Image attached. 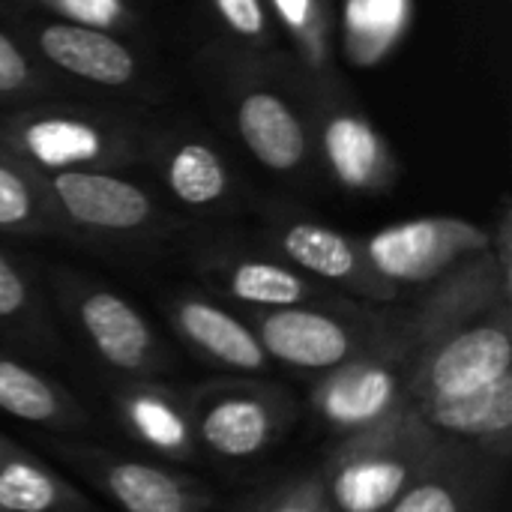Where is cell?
<instances>
[{
    "instance_id": "cell-31",
    "label": "cell",
    "mask_w": 512,
    "mask_h": 512,
    "mask_svg": "<svg viewBox=\"0 0 512 512\" xmlns=\"http://www.w3.org/2000/svg\"><path fill=\"white\" fill-rule=\"evenodd\" d=\"M243 512H333L324 483L315 474L306 477H294L279 483L276 489H270L267 495H261L249 510Z\"/></svg>"
},
{
    "instance_id": "cell-3",
    "label": "cell",
    "mask_w": 512,
    "mask_h": 512,
    "mask_svg": "<svg viewBox=\"0 0 512 512\" xmlns=\"http://www.w3.org/2000/svg\"><path fill=\"white\" fill-rule=\"evenodd\" d=\"M195 444L225 462H249L276 447L297 420V399L276 384L216 378L183 387Z\"/></svg>"
},
{
    "instance_id": "cell-10",
    "label": "cell",
    "mask_w": 512,
    "mask_h": 512,
    "mask_svg": "<svg viewBox=\"0 0 512 512\" xmlns=\"http://www.w3.org/2000/svg\"><path fill=\"white\" fill-rule=\"evenodd\" d=\"M42 183L63 231L138 237L162 225L156 198L114 171H57L42 174Z\"/></svg>"
},
{
    "instance_id": "cell-26",
    "label": "cell",
    "mask_w": 512,
    "mask_h": 512,
    "mask_svg": "<svg viewBox=\"0 0 512 512\" xmlns=\"http://www.w3.org/2000/svg\"><path fill=\"white\" fill-rule=\"evenodd\" d=\"M270 18L288 33L294 54L312 84H327L336 75L333 57V3L330 0H264Z\"/></svg>"
},
{
    "instance_id": "cell-5",
    "label": "cell",
    "mask_w": 512,
    "mask_h": 512,
    "mask_svg": "<svg viewBox=\"0 0 512 512\" xmlns=\"http://www.w3.org/2000/svg\"><path fill=\"white\" fill-rule=\"evenodd\" d=\"M54 282L63 312L108 369L129 381H159L174 372V351L126 297L81 276H60Z\"/></svg>"
},
{
    "instance_id": "cell-20",
    "label": "cell",
    "mask_w": 512,
    "mask_h": 512,
    "mask_svg": "<svg viewBox=\"0 0 512 512\" xmlns=\"http://www.w3.org/2000/svg\"><path fill=\"white\" fill-rule=\"evenodd\" d=\"M492 459L474 447L441 441L429 468L387 512H480Z\"/></svg>"
},
{
    "instance_id": "cell-12",
    "label": "cell",
    "mask_w": 512,
    "mask_h": 512,
    "mask_svg": "<svg viewBox=\"0 0 512 512\" xmlns=\"http://www.w3.org/2000/svg\"><path fill=\"white\" fill-rule=\"evenodd\" d=\"M273 243L285 264L336 294L360 303H399L405 297L375 273L360 237L312 219H285L273 228Z\"/></svg>"
},
{
    "instance_id": "cell-17",
    "label": "cell",
    "mask_w": 512,
    "mask_h": 512,
    "mask_svg": "<svg viewBox=\"0 0 512 512\" xmlns=\"http://www.w3.org/2000/svg\"><path fill=\"white\" fill-rule=\"evenodd\" d=\"M165 315L174 333L216 369L237 375H264L273 366L249 321L204 294L183 291L168 297Z\"/></svg>"
},
{
    "instance_id": "cell-18",
    "label": "cell",
    "mask_w": 512,
    "mask_h": 512,
    "mask_svg": "<svg viewBox=\"0 0 512 512\" xmlns=\"http://www.w3.org/2000/svg\"><path fill=\"white\" fill-rule=\"evenodd\" d=\"M423 423L450 444L474 447L501 462L512 450V372L459 399L414 405Z\"/></svg>"
},
{
    "instance_id": "cell-4",
    "label": "cell",
    "mask_w": 512,
    "mask_h": 512,
    "mask_svg": "<svg viewBox=\"0 0 512 512\" xmlns=\"http://www.w3.org/2000/svg\"><path fill=\"white\" fill-rule=\"evenodd\" d=\"M246 321L273 363L300 372L324 375L366 354L402 357L387 336L381 312L369 309L357 315L330 309H276L249 312Z\"/></svg>"
},
{
    "instance_id": "cell-28",
    "label": "cell",
    "mask_w": 512,
    "mask_h": 512,
    "mask_svg": "<svg viewBox=\"0 0 512 512\" xmlns=\"http://www.w3.org/2000/svg\"><path fill=\"white\" fill-rule=\"evenodd\" d=\"M57 87V78L36 54L12 33L0 27V99L45 96Z\"/></svg>"
},
{
    "instance_id": "cell-25",
    "label": "cell",
    "mask_w": 512,
    "mask_h": 512,
    "mask_svg": "<svg viewBox=\"0 0 512 512\" xmlns=\"http://www.w3.org/2000/svg\"><path fill=\"white\" fill-rule=\"evenodd\" d=\"M0 234L48 237L63 234L42 174L0 147Z\"/></svg>"
},
{
    "instance_id": "cell-32",
    "label": "cell",
    "mask_w": 512,
    "mask_h": 512,
    "mask_svg": "<svg viewBox=\"0 0 512 512\" xmlns=\"http://www.w3.org/2000/svg\"><path fill=\"white\" fill-rule=\"evenodd\" d=\"M492 252L498 258V267L504 270V276L512 279V207L510 198H504L501 204V216L498 225L492 228Z\"/></svg>"
},
{
    "instance_id": "cell-11",
    "label": "cell",
    "mask_w": 512,
    "mask_h": 512,
    "mask_svg": "<svg viewBox=\"0 0 512 512\" xmlns=\"http://www.w3.org/2000/svg\"><path fill=\"white\" fill-rule=\"evenodd\" d=\"M57 456L123 512H210L216 504L204 483L153 462L84 444H57Z\"/></svg>"
},
{
    "instance_id": "cell-21",
    "label": "cell",
    "mask_w": 512,
    "mask_h": 512,
    "mask_svg": "<svg viewBox=\"0 0 512 512\" xmlns=\"http://www.w3.org/2000/svg\"><path fill=\"white\" fill-rule=\"evenodd\" d=\"M0 411L48 432H84L93 426L87 408L45 372L0 351Z\"/></svg>"
},
{
    "instance_id": "cell-13",
    "label": "cell",
    "mask_w": 512,
    "mask_h": 512,
    "mask_svg": "<svg viewBox=\"0 0 512 512\" xmlns=\"http://www.w3.org/2000/svg\"><path fill=\"white\" fill-rule=\"evenodd\" d=\"M408 405V360L396 354L357 357L324 372L309 390V408L339 435L369 429Z\"/></svg>"
},
{
    "instance_id": "cell-23",
    "label": "cell",
    "mask_w": 512,
    "mask_h": 512,
    "mask_svg": "<svg viewBox=\"0 0 512 512\" xmlns=\"http://www.w3.org/2000/svg\"><path fill=\"white\" fill-rule=\"evenodd\" d=\"M0 512H96L57 471L9 444L0 456Z\"/></svg>"
},
{
    "instance_id": "cell-9",
    "label": "cell",
    "mask_w": 512,
    "mask_h": 512,
    "mask_svg": "<svg viewBox=\"0 0 512 512\" xmlns=\"http://www.w3.org/2000/svg\"><path fill=\"white\" fill-rule=\"evenodd\" d=\"M318 102L309 117L312 147L327 174L348 192L378 195L399 180V159L378 126L342 96V81L318 84Z\"/></svg>"
},
{
    "instance_id": "cell-6",
    "label": "cell",
    "mask_w": 512,
    "mask_h": 512,
    "mask_svg": "<svg viewBox=\"0 0 512 512\" xmlns=\"http://www.w3.org/2000/svg\"><path fill=\"white\" fill-rule=\"evenodd\" d=\"M501 303H512V279L498 267L495 252L486 249L420 288L408 306L381 312V318L393 348L411 360L426 345L483 318Z\"/></svg>"
},
{
    "instance_id": "cell-7",
    "label": "cell",
    "mask_w": 512,
    "mask_h": 512,
    "mask_svg": "<svg viewBox=\"0 0 512 512\" xmlns=\"http://www.w3.org/2000/svg\"><path fill=\"white\" fill-rule=\"evenodd\" d=\"M512 372V303L441 336L408 360L411 405L459 399Z\"/></svg>"
},
{
    "instance_id": "cell-14",
    "label": "cell",
    "mask_w": 512,
    "mask_h": 512,
    "mask_svg": "<svg viewBox=\"0 0 512 512\" xmlns=\"http://www.w3.org/2000/svg\"><path fill=\"white\" fill-rule=\"evenodd\" d=\"M201 273L219 294L252 312H276V309H330L345 315L366 312L360 300H351L345 294L318 285L315 279L303 276L300 270H294L279 258L216 252L204 258Z\"/></svg>"
},
{
    "instance_id": "cell-1",
    "label": "cell",
    "mask_w": 512,
    "mask_h": 512,
    "mask_svg": "<svg viewBox=\"0 0 512 512\" xmlns=\"http://www.w3.org/2000/svg\"><path fill=\"white\" fill-rule=\"evenodd\" d=\"M0 147L39 174L114 171L153 153V132L114 108L36 102L0 117Z\"/></svg>"
},
{
    "instance_id": "cell-33",
    "label": "cell",
    "mask_w": 512,
    "mask_h": 512,
    "mask_svg": "<svg viewBox=\"0 0 512 512\" xmlns=\"http://www.w3.org/2000/svg\"><path fill=\"white\" fill-rule=\"evenodd\" d=\"M6 447H9V441H6V438H3V435H0V456H3V453H6Z\"/></svg>"
},
{
    "instance_id": "cell-2",
    "label": "cell",
    "mask_w": 512,
    "mask_h": 512,
    "mask_svg": "<svg viewBox=\"0 0 512 512\" xmlns=\"http://www.w3.org/2000/svg\"><path fill=\"white\" fill-rule=\"evenodd\" d=\"M441 438L414 405L342 435L318 477L333 512H387L429 468Z\"/></svg>"
},
{
    "instance_id": "cell-24",
    "label": "cell",
    "mask_w": 512,
    "mask_h": 512,
    "mask_svg": "<svg viewBox=\"0 0 512 512\" xmlns=\"http://www.w3.org/2000/svg\"><path fill=\"white\" fill-rule=\"evenodd\" d=\"M414 0H345L339 12L342 51L351 66L387 60L414 21Z\"/></svg>"
},
{
    "instance_id": "cell-27",
    "label": "cell",
    "mask_w": 512,
    "mask_h": 512,
    "mask_svg": "<svg viewBox=\"0 0 512 512\" xmlns=\"http://www.w3.org/2000/svg\"><path fill=\"white\" fill-rule=\"evenodd\" d=\"M0 330L33 342L36 348L54 351L57 333L48 318V309L33 285V279L9 258L0 252Z\"/></svg>"
},
{
    "instance_id": "cell-19",
    "label": "cell",
    "mask_w": 512,
    "mask_h": 512,
    "mask_svg": "<svg viewBox=\"0 0 512 512\" xmlns=\"http://www.w3.org/2000/svg\"><path fill=\"white\" fill-rule=\"evenodd\" d=\"M114 408L123 429L171 462L195 459V432L183 387L165 381H126L114 390Z\"/></svg>"
},
{
    "instance_id": "cell-16",
    "label": "cell",
    "mask_w": 512,
    "mask_h": 512,
    "mask_svg": "<svg viewBox=\"0 0 512 512\" xmlns=\"http://www.w3.org/2000/svg\"><path fill=\"white\" fill-rule=\"evenodd\" d=\"M234 129L243 147L273 174H297L309 165V117L270 84H243L234 96Z\"/></svg>"
},
{
    "instance_id": "cell-30",
    "label": "cell",
    "mask_w": 512,
    "mask_h": 512,
    "mask_svg": "<svg viewBox=\"0 0 512 512\" xmlns=\"http://www.w3.org/2000/svg\"><path fill=\"white\" fill-rule=\"evenodd\" d=\"M210 6L219 24L246 48H270L276 42L264 0H210Z\"/></svg>"
},
{
    "instance_id": "cell-8",
    "label": "cell",
    "mask_w": 512,
    "mask_h": 512,
    "mask_svg": "<svg viewBox=\"0 0 512 512\" xmlns=\"http://www.w3.org/2000/svg\"><path fill=\"white\" fill-rule=\"evenodd\" d=\"M375 273L399 288H426L456 264L492 249V228L462 216H417L360 237Z\"/></svg>"
},
{
    "instance_id": "cell-29",
    "label": "cell",
    "mask_w": 512,
    "mask_h": 512,
    "mask_svg": "<svg viewBox=\"0 0 512 512\" xmlns=\"http://www.w3.org/2000/svg\"><path fill=\"white\" fill-rule=\"evenodd\" d=\"M30 3L45 9L48 18L108 30L117 36L138 27V12L129 0H30Z\"/></svg>"
},
{
    "instance_id": "cell-15",
    "label": "cell",
    "mask_w": 512,
    "mask_h": 512,
    "mask_svg": "<svg viewBox=\"0 0 512 512\" xmlns=\"http://www.w3.org/2000/svg\"><path fill=\"white\" fill-rule=\"evenodd\" d=\"M24 45L54 75H69L102 90H126L141 81V60L117 33L57 18L21 24Z\"/></svg>"
},
{
    "instance_id": "cell-22",
    "label": "cell",
    "mask_w": 512,
    "mask_h": 512,
    "mask_svg": "<svg viewBox=\"0 0 512 512\" xmlns=\"http://www.w3.org/2000/svg\"><path fill=\"white\" fill-rule=\"evenodd\" d=\"M159 174L171 198L189 210L219 207L234 192L231 168L207 138L168 141L159 153Z\"/></svg>"
}]
</instances>
